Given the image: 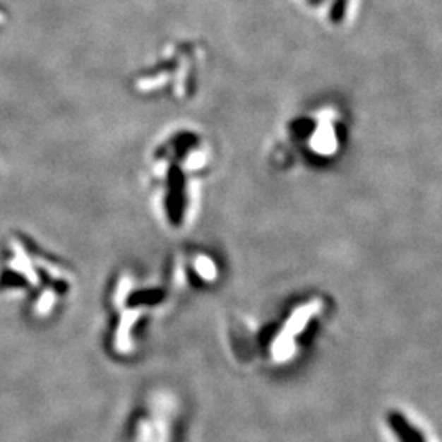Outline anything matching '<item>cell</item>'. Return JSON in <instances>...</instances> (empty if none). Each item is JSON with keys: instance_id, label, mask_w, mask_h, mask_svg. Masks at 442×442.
<instances>
[{"instance_id": "obj_1", "label": "cell", "mask_w": 442, "mask_h": 442, "mask_svg": "<svg viewBox=\"0 0 442 442\" xmlns=\"http://www.w3.org/2000/svg\"><path fill=\"white\" fill-rule=\"evenodd\" d=\"M390 426H392L395 434L398 436L402 442H426L419 431L408 424V421H406L400 413L390 414Z\"/></svg>"}, {"instance_id": "obj_2", "label": "cell", "mask_w": 442, "mask_h": 442, "mask_svg": "<svg viewBox=\"0 0 442 442\" xmlns=\"http://www.w3.org/2000/svg\"><path fill=\"white\" fill-rule=\"evenodd\" d=\"M2 20H4V15H2V13H0V22H2Z\"/></svg>"}]
</instances>
